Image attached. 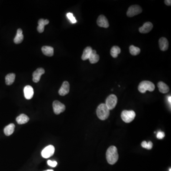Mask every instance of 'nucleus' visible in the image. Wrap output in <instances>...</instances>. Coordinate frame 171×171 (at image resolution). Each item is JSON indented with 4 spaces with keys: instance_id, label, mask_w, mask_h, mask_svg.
I'll use <instances>...</instances> for the list:
<instances>
[{
    "instance_id": "1",
    "label": "nucleus",
    "mask_w": 171,
    "mask_h": 171,
    "mask_svg": "<svg viewBox=\"0 0 171 171\" xmlns=\"http://www.w3.org/2000/svg\"><path fill=\"white\" fill-rule=\"evenodd\" d=\"M118 154L117 148L114 146H111L107 149L106 153V158L108 164L114 165L118 159Z\"/></svg>"
},
{
    "instance_id": "2",
    "label": "nucleus",
    "mask_w": 171,
    "mask_h": 171,
    "mask_svg": "<svg viewBox=\"0 0 171 171\" xmlns=\"http://www.w3.org/2000/svg\"><path fill=\"white\" fill-rule=\"evenodd\" d=\"M110 110L105 104H100L97 109V114L100 119L105 120L109 116Z\"/></svg>"
},
{
    "instance_id": "3",
    "label": "nucleus",
    "mask_w": 171,
    "mask_h": 171,
    "mask_svg": "<svg viewBox=\"0 0 171 171\" xmlns=\"http://www.w3.org/2000/svg\"><path fill=\"white\" fill-rule=\"evenodd\" d=\"M155 89V86L153 83L151 81H142L138 86V89L140 92L141 93H145L147 91L152 92Z\"/></svg>"
},
{
    "instance_id": "4",
    "label": "nucleus",
    "mask_w": 171,
    "mask_h": 171,
    "mask_svg": "<svg viewBox=\"0 0 171 171\" xmlns=\"http://www.w3.org/2000/svg\"><path fill=\"white\" fill-rule=\"evenodd\" d=\"M135 112L133 110H124L122 111L121 114V118L123 121L127 123H129L133 121L135 118Z\"/></svg>"
},
{
    "instance_id": "5",
    "label": "nucleus",
    "mask_w": 171,
    "mask_h": 171,
    "mask_svg": "<svg viewBox=\"0 0 171 171\" xmlns=\"http://www.w3.org/2000/svg\"><path fill=\"white\" fill-rule=\"evenodd\" d=\"M142 12V9L140 6L137 5H133L130 6L127 12V16L129 17L138 15Z\"/></svg>"
},
{
    "instance_id": "6",
    "label": "nucleus",
    "mask_w": 171,
    "mask_h": 171,
    "mask_svg": "<svg viewBox=\"0 0 171 171\" xmlns=\"http://www.w3.org/2000/svg\"><path fill=\"white\" fill-rule=\"evenodd\" d=\"M117 98L116 95L111 94L109 95L106 99V104L108 109H113L117 104Z\"/></svg>"
},
{
    "instance_id": "7",
    "label": "nucleus",
    "mask_w": 171,
    "mask_h": 171,
    "mask_svg": "<svg viewBox=\"0 0 171 171\" xmlns=\"http://www.w3.org/2000/svg\"><path fill=\"white\" fill-rule=\"evenodd\" d=\"M53 108L54 113L56 114H60L65 110V106L58 100L53 102Z\"/></svg>"
},
{
    "instance_id": "8",
    "label": "nucleus",
    "mask_w": 171,
    "mask_h": 171,
    "mask_svg": "<svg viewBox=\"0 0 171 171\" xmlns=\"http://www.w3.org/2000/svg\"><path fill=\"white\" fill-rule=\"evenodd\" d=\"M55 153V147L52 145L46 147L41 152V155L44 158H48L53 155Z\"/></svg>"
},
{
    "instance_id": "9",
    "label": "nucleus",
    "mask_w": 171,
    "mask_h": 171,
    "mask_svg": "<svg viewBox=\"0 0 171 171\" xmlns=\"http://www.w3.org/2000/svg\"><path fill=\"white\" fill-rule=\"evenodd\" d=\"M97 23L98 26L105 28H107L109 26L108 20L103 15H100L99 16L97 21Z\"/></svg>"
},
{
    "instance_id": "10",
    "label": "nucleus",
    "mask_w": 171,
    "mask_h": 171,
    "mask_svg": "<svg viewBox=\"0 0 171 171\" xmlns=\"http://www.w3.org/2000/svg\"><path fill=\"white\" fill-rule=\"evenodd\" d=\"M69 89H70V86H69V83L68 82V81H64L59 89V94L62 96H64L69 93Z\"/></svg>"
},
{
    "instance_id": "11",
    "label": "nucleus",
    "mask_w": 171,
    "mask_h": 171,
    "mask_svg": "<svg viewBox=\"0 0 171 171\" xmlns=\"http://www.w3.org/2000/svg\"><path fill=\"white\" fill-rule=\"evenodd\" d=\"M45 73V70L42 68L37 69L32 74L33 81L35 83L38 82L40 80L41 77Z\"/></svg>"
},
{
    "instance_id": "12",
    "label": "nucleus",
    "mask_w": 171,
    "mask_h": 171,
    "mask_svg": "<svg viewBox=\"0 0 171 171\" xmlns=\"http://www.w3.org/2000/svg\"><path fill=\"white\" fill-rule=\"evenodd\" d=\"M25 97L27 99H31L34 95V90L33 87L30 85H27L25 87L24 89Z\"/></svg>"
},
{
    "instance_id": "13",
    "label": "nucleus",
    "mask_w": 171,
    "mask_h": 171,
    "mask_svg": "<svg viewBox=\"0 0 171 171\" xmlns=\"http://www.w3.org/2000/svg\"><path fill=\"white\" fill-rule=\"evenodd\" d=\"M153 28V25L151 22H145L143 26L139 28V32L141 33H147L152 30Z\"/></svg>"
},
{
    "instance_id": "14",
    "label": "nucleus",
    "mask_w": 171,
    "mask_h": 171,
    "mask_svg": "<svg viewBox=\"0 0 171 171\" xmlns=\"http://www.w3.org/2000/svg\"><path fill=\"white\" fill-rule=\"evenodd\" d=\"M159 45L160 49L162 51H165L169 47L168 41L166 38L162 37L159 39Z\"/></svg>"
},
{
    "instance_id": "15",
    "label": "nucleus",
    "mask_w": 171,
    "mask_h": 171,
    "mask_svg": "<svg viewBox=\"0 0 171 171\" xmlns=\"http://www.w3.org/2000/svg\"><path fill=\"white\" fill-rule=\"evenodd\" d=\"M49 24L48 20H44L41 19L39 20L38 26L37 27V30L39 33H42L44 31V27L45 25Z\"/></svg>"
},
{
    "instance_id": "16",
    "label": "nucleus",
    "mask_w": 171,
    "mask_h": 171,
    "mask_svg": "<svg viewBox=\"0 0 171 171\" xmlns=\"http://www.w3.org/2000/svg\"><path fill=\"white\" fill-rule=\"evenodd\" d=\"M42 53L44 54L45 55L52 57L54 54V49L51 46H45L42 47L41 48Z\"/></svg>"
},
{
    "instance_id": "17",
    "label": "nucleus",
    "mask_w": 171,
    "mask_h": 171,
    "mask_svg": "<svg viewBox=\"0 0 171 171\" xmlns=\"http://www.w3.org/2000/svg\"><path fill=\"white\" fill-rule=\"evenodd\" d=\"M89 59L91 64H95L99 62V56L97 53L96 50L93 49Z\"/></svg>"
},
{
    "instance_id": "18",
    "label": "nucleus",
    "mask_w": 171,
    "mask_h": 171,
    "mask_svg": "<svg viewBox=\"0 0 171 171\" xmlns=\"http://www.w3.org/2000/svg\"><path fill=\"white\" fill-rule=\"evenodd\" d=\"M24 36L22 34V31L21 29H18L17 34L14 39V42L15 44H19L21 43L24 40Z\"/></svg>"
},
{
    "instance_id": "19",
    "label": "nucleus",
    "mask_w": 171,
    "mask_h": 171,
    "mask_svg": "<svg viewBox=\"0 0 171 171\" xmlns=\"http://www.w3.org/2000/svg\"><path fill=\"white\" fill-rule=\"evenodd\" d=\"M158 87L159 91L162 93L165 94L169 91V87L165 83L162 81H160L157 84Z\"/></svg>"
},
{
    "instance_id": "20",
    "label": "nucleus",
    "mask_w": 171,
    "mask_h": 171,
    "mask_svg": "<svg viewBox=\"0 0 171 171\" xmlns=\"http://www.w3.org/2000/svg\"><path fill=\"white\" fill-rule=\"evenodd\" d=\"M29 121V117L26 114H22L16 118V121L18 124H26Z\"/></svg>"
},
{
    "instance_id": "21",
    "label": "nucleus",
    "mask_w": 171,
    "mask_h": 171,
    "mask_svg": "<svg viewBox=\"0 0 171 171\" xmlns=\"http://www.w3.org/2000/svg\"><path fill=\"white\" fill-rule=\"evenodd\" d=\"M15 125L14 124H10L9 125L5 127L4 129V133L5 135L7 136H10L14 133V129H15Z\"/></svg>"
},
{
    "instance_id": "22",
    "label": "nucleus",
    "mask_w": 171,
    "mask_h": 171,
    "mask_svg": "<svg viewBox=\"0 0 171 171\" xmlns=\"http://www.w3.org/2000/svg\"><path fill=\"white\" fill-rule=\"evenodd\" d=\"M93 49L91 47H87L84 49L81 59L83 60H87L89 59Z\"/></svg>"
},
{
    "instance_id": "23",
    "label": "nucleus",
    "mask_w": 171,
    "mask_h": 171,
    "mask_svg": "<svg viewBox=\"0 0 171 171\" xmlns=\"http://www.w3.org/2000/svg\"><path fill=\"white\" fill-rule=\"evenodd\" d=\"M15 74L14 73H10L6 75L5 77V83L6 85H11L13 84L15 80Z\"/></svg>"
},
{
    "instance_id": "24",
    "label": "nucleus",
    "mask_w": 171,
    "mask_h": 171,
    "mask_svg": "<svg viewBox=\"0 0 171 171\" xmlns=\"http://www.w3.org/2000/svg\"><path fill=\"white\" fill-rule=\"evenodd\" d=\"M121 53V49L119 47L117 46H114L112 47L110 51V54L111 56L114 58H117L118 54Z\"/></svg>"
},
{
    "instance_id": "25",
    "label": "nucleus",
    "mask_w": 171,
    "mask_h": 171,
    "mask_svg": "<svg viewBox=\"0 0 171 171\" xmlns=\"http://www.w3.org/2000/svg\"><path fill=\"white\" fill-rule=\"evenodd\" d=\"M129 51L132 55L137 56L140 53L141 50L138 47L131 45L129 47Z\"/></svg>"
},
{
    "instance_id": "26",
    "label": "nucleus",
    "mask_w": 171,
    "mask_h": 171,
    "mask_svg": "<svg viewBox=\"0 0 171 171\" xmlns=\"http://www.w3.org/2000/svg\"><path fill=\"white\" fill-rule=\"evenodd\" d=\"M141 146L143 148H146L148 150H150L153 147V143L151 141H149L148 143H147V141H144L142 142Z\"/></svg>"
},
{
    "instance_id": "27",
    "label": "nucleus",
    "mask_w": 171,
    "mask_h": 171,
    "mask_svg": "<svg viewBox=\"0 0 171 171\" xmlns=\"http://www.w3.org/2000/svg\"><path fill=\"white\" fill-rule=\"evenodd\" d=\"M67 16L68 18L69 19V21H70V22H72V24H75L77 22V20H76V19L74 17V16L73 15V14L72 13H68L67 14Z\"/></svg>"
},
{
    "instance_id": "28",
    "label": "nucleus",
    "mask_w": 171,
    "mask_h": 171,
    "mask_svg": "<svg viewBox=\"0 0 171 171\" xmlns=\"http://www.w3.org/2000/svg\"><path fill=\"white\" fill-rule=\"evenodd\" d=\"M165 137V134L164 132L159 131V132H157L156 137H157V138L158 139H162V138H164Z\"/></svg>"
},
{
    "instance_id": "29",
    "label": "nucleus",
    "mask_w": 171,
    "mask_h": 171,
    "mask_svg": "<svg viewBox=\"0 0 171 171\" xmlns=\"http://www.w3.org/2000/svg\"><path fill=\"white\" fill-rule=\"evenodd\" d=\"M48 165L49 166H51L52 167H55L56 166H57V162L56 161H52L51 160H48L47 162Z\"/></svg>"
},
{
    "instance_id": "30",
    "label": "nucleus",
    "mask_w": 171,
    "mask_h": 171,
    "mask_svg": "<svg viewBox=\"0 0 171 171\" xmlns=\"http://www.w3.org/2000/svg\"><path fill=\"white\" fill-rule=\"evenodd\" d=\"M165 4L166 5H167V6H171V0H165Z\"/></svg>"
},
{
    "instance_id": "31",
    "label": "nucleus",
    "mask_w": 171,
    "mask_h": 171,
    "mask_svg": "<svg viewBox=\"0 0 171 171\" xmlns=\"http://www.w3.org/2000/svg\"><path fill=\"white\" fill-rule=\"evenodd\" d=\"M171 97H170V96L169 97L168 102H169V103H170V104H171Z\"/></svg>"
},
{
    "instance_id": "32",
    "label": "nucleus",
    "mask_w": 171,
    "mask_h": 171,
    "mask_svg": "<svg viewBox=\"0 0 171 171\" xmlns=\"http://www.w3.org/2000/svg\"><path fill=\"white\" fill-rule=\"evenodd\" d=\"M45 171H54L53 170H48Z\"/></svg>"
},
{
    "instance_id": "33",
    "label": "nucleus",
    "mask_w": 171,
    "mask_h": 171,
    "mask_svg": "<svg viewBox=\"0 0 171 171\" xmlns=\"http://www.w3.org/2000/svg\"><path fill=\"white\" fill-rule=\"evenodd\" d=\"M169 171H171V168L169 169Z\"/></svg>"
}]
</instances>
